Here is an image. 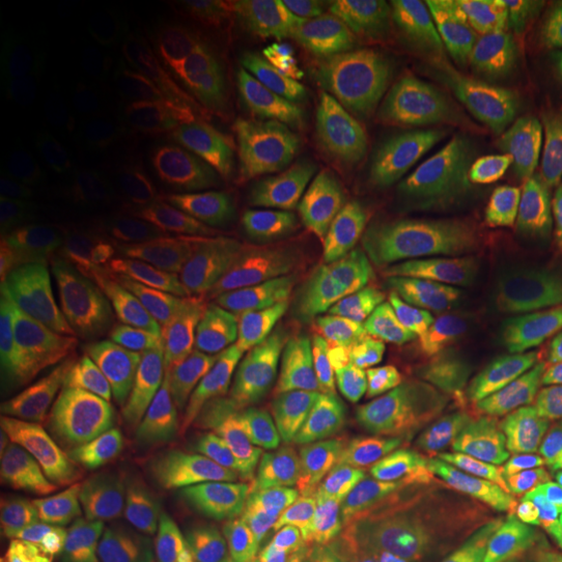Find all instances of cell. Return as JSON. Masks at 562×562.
Wrapping results in <instances>:
<instances>
[{
	"instance_id": "cell-1",
	"label": "cell",
	"mask_w": 562,
	"mask_h": 562,
	"mask_svg": "<svg viewBox=\"0 0 562 562\" xmlns=\"http://www.w3.org/2000/svg\"><path fill=\"white\" fill-rule=\"evenodd\" d=\"M375 406L398 451L440 474L492 482L552 459V440L526 414L451 364H391L375 381Z\"/></svg>"
},
{
	"instance_id": "cell-2",
	"label": "cell",
	"mask_w": 562,
	"mask_h": 562,
	"mask_svg": "<svg viewBox=\"0 0 562 562\" xmlns=\"http://www.w3.org/2000/svg\"><path fill=\"white\" fill-rule=\"evenodd\" d=\"M305 133L323 165L381 203L427 258L451 269L480 271L497 290H513L503 263L461 224L448 220L422 178H414L360 91L347 83H323L307 104Z\"/></svg>"
},
{
	"instance_id": "cell-3",
	"label": "cell",
	"mask_w": 562,
	"mask_h": 562,
	"mask_svg": "<svg viewBox=\"0 0 562 562\" xmlns=\"http://www.w3.org/2000/svg\"><path fill=\"white\" fill-rule=\"evenodd\" d=\"M307 286L323 318L360 336L425 334L448 315L490 302L495 290L480 271L396 252L321 256Z\"/></svg>"
},
{
	"instance_id": "cell-4",
	"label": "cell",
	"mask_w": 562,
	"mask_h": 562,
	"mask_svg": "<svg viewBox=\"0 0 562 562\" xmlns=\"http://www.w3.org/2000/svg\"><path fill=\"white\" fill-rule=\"evenodd\" d=\"M112 131L74 91L37 74H16L3 94L0 203L3 214L47 199L112 167Z\"/></svg>"
},
{
	"instance_id": "cell-5",
	"label": "cell",
	"mask_w": 562,
	"mask_h": 562,
	"mask_svg": "<svg viewBox=\"0 0 562 562\" xmlns=\"http://www.w3.org/2000/svg\"><path fill=\"white\" fill-rule=\"evenodd\" d=\"M422 344L526 414L562 446V336L505 300L459 311Z\"/></svg>"
},
{
	"instance_id": "cell-6",
	"label": "cell",
	"mask_w": 562,
	"mask_h": 562,
	"mask_svg": "<svg viewBox=\"0 0 562 562\" xmlns=\"http://www.w3.org/2000/svg\"><path fill=\"white\" fill-rule=\"evenodd\" d=\"M404 157L430 182L508 102L472 70L448 60H404L383 94Z\"/></svg>"
},
{
	"instance_id": "cell-7",
	"label": "cell",
	"mask_w": 562,
	"mask_h": 562,
	"mask_svg": "<svg viewBox=\"0 0 562 562\" xmlns=\"http://www.w3.org/2000/svg\"><path fill=\"white\" fill-rule=\"evenodd\" d=\"M165 484L186 508L211 516L266 513L290 490L271 442L237 422L188 427L167 461Z\"/></svg>"
},
{
	"instance_id": "cell-8",
	"label": "cell",
	"mask_w": 562,
	"mask_h": 562,
	"mask_svg": "<svg viewBox=\"0 0 562 562\" xmlns=\"http://www.w3.org/2000/svg\"><path fill=\"white\" fill-rule=\"evenodd\" d=\"M406 497L513 562H562V480L425 484Z\"/></svg>"
},
{
	"instance_id": "cell-9",
	"label": "cell",
	"mask_w": 562,
	"mask_h": 562,
	"mask_svg": "<svg viewBox=\"0 0 562 562\" xmlns=\"http://www.w3.org/2000/svg\"><path fill=\"white\" fill-rule=\"evenodd\" d=\"M284 206L300 240L321 256H344V252L425 256L381 203L360 186L328 170L307 149L294 157L286 172Z\"/></svg>"
},
{
	"instance_id": "cell-10",
	"label": "cell",
	"mask_w": 562,
	"mask_h": 562,
	"mask_svg": "<svg viewBox=\"0 0 562 562\" xmlns=\"http://www.w3.org/2000/svg\"><path fill=\"white\" fill-rule=\"evenodd\" d=\"M292 459L307 487L344 518H357L402 497L389 463L351 412L318 406L292 427Z\"/></svg>"
},
{
	"instance_id": "cell-11",
	"label": "cell",
	"mask_w": 562,
	"mask_h": 562,
	"mask_svg": "<svg viewBox=\"0 0 562 562\" xmlns=\"http://www.w3.org/2000/svg\"><path fill=\"white\" fill-rule=\"evenodd\" d=\"M453 206L516 271L547 284L562 273L558 172L476 188L456 199Z\"/></svg>"
},
{
	"instance_id": "cell-12",
	"label": "cell",
	"mask_w": 562,
	"mask_h": 562,
	"mask_svg": "<svg viewBox=\"0 0 562 562\" xmlns=\"http://www.w3.org/2000/svg\"><path fill=\"white\" fill-rule=\"evenodd\" d=\"M300 341L302 315L281 294L258 286L203 307L191 339L203 368L232 381L266 375Z\"/></svg>"
},
{
	"instance_id": "cell-13",
	"label": "cell",
	"mask_w": 562,
	"mask_h": 562,
	"mask_svg": "<svg viewBox=\"0 0 562 562\" xmlns=\"http://www.w3.org/2000/svg\"><path fill=\"white\" fill-rule=\"evenodd\" d=\"M220 79L245 110L284 115L321 91V63L300 32L258 21L224 40Z\"/></svg>"
},
{
	"instance_id": "cell-14",
	"label": "cell",
	"mask_w": 562,
	"mask_h": 562,
	"mask_svg": "<svg viewBox=\"0 0 562 562\" xmlns=\"http://www.w3.org/2000/svg\"><path fill=\"white\" fill-rule=\"evenodd\" d=\"M11 440L50 453L70 467L108 459L115 435L94 409L81 385L58 364H34L13 393L9 409Z\"/></svg>"
},
{
	"instance_id": "cell-15",
	"label": "cell",
	"mask_w": 562,
	"mask_h": 562,
	"mask_svg": "<svg viewBox=\"0 0 562 562\" xmlns=\"http://www.w3.org/2000/svg\"><path fill=\"white\" fill-rule=\"evenodd\" d=\"M328 539L357 547L383 562H513L467 531L422 510L409 497L331 524Z\"/></svg>"
},
{
	"instance_id": "cell-16",
	"label": "cell",
	"mask_w": 562,
	"mask_h": 562,
	"mask_svg": "<svg viewBox=\"0 0 562 562\" xmlns=\"http://www.w3.org/2000/svg\"><path fill=\"white\" fill-rule=\"evenodd\" d=\"M87 357L91 372L131 427L151 438L175 430L180 406L172 385L133 336L115 326L100 328L91 334Z\"/></svg>"
},
{
	"instance_id": "cell-17",
	"label": "cell",
	"mask_w": 562,
	"mask_h": 562,
	"mask_svg": "<svg viewBox=\"0 0 562 562\" xmlns=\"http://www.w3.org/2000/svg\"><path fill=\"white\" fill-rule=\"evenodd\" d=\"M554 172L552 154L531 123L516 108H505L474 140L430 180L446 201L461 199L476 188L537 178Z\"/></svg>"
},
{
	"instance_id": "cell-18",
	"label": "cell",
	"mask_w": 562,
	"mask_h": 562,
	"mask_svg": "<svg viewBox=\"0 0 562 562\" xmlns=\"http://www.w3.org/2000/svg\"><path fill=\"white\" fill-rule=\"evenodd\" d=\"M115 297L138 318L180 334L191 323V294L178 281L159 237L136 220L121 232L110 256Z\"/></svg>"
},
{
	"instance_id": "cell-19",
	"label": "cell",
	"mask_w": 562,
	"mask_h": 562,
	"mask_svg": "<svg viewBox=\"0 0 562 562\" xmlns=\"http://www.w3.org/2000/svg\"><path fill=\"white\" fill-rule=\"evenodd\" d=\"M451 11L467 37L516 66L550 68L562 58V3L469 0Z\"/></svg>"
},
{
	"instance_id": "cell-20",
	"label": "cell",
	"mask_w": 562,
	"mask_h": 562,
	"mask_svg": "<svg viewBox=\"0 0 562 562\" xmlns=\"http://www.w3.org/2000/svg\"><path fill=\"white\" fill-rule=\"evenodd\" d=\"M110 170L83 178L66 191L3 214L11 237L40 261L70 266L87 256Z\"/></svg>"
},
{
	"instance_id": "cell-21",
	"label": "cell",
	"mask_w": 562,
	"mask_h": 562,
	"mask_svg": "<svg viewBox=\"0 0 562 562\" xmlns=\"http://www.w3.org/2000/svg\"><path fill=\"white\" fill-rule=\"evenodd\" d=\"M258 261L256 240L240 220L195 203L180 240V266L193 286L214 300L256 290Z\"/></svg>"
},
{
	"instance_id": "cell-22",
	"label": "cell",
	"mask_w": 562,
	"mask_h": 562,
	"mask_svg": "<svg viewBox=\"0 0 562 562\" xmlns=\"http://www.w3.org/2000/svg\"><path fill=\"white\" fill-rule=\"evenodd\" d=\"M94 526L87 505L0 492V562H68L91 544Z\"/></svg>"
},
{
	"instance_id": "cell-23",
	"label": "cell",
	"mask_w": 562,
	"mask_h": 562,
	"mask_svg": "<svg viewBox=\"0 0 562 562\" xmlns=\"http://www.w3.org/2000/svg\"><path fill=\"white\" fill-rule=\"evenodd\" d=\"M203 165L224 193L256 201L277 180L281 151L243 117L220 115L203 131Z\"/></svg>"
},
{
	"instance_id": "cell-24",
	"label": "cell",
	"mask_w": 562,
	"mask_h": 562,
	"mask_svg": "<svg viewBox=\"0 0 562 562\" xmlns=\"http://www.w3.org/2000/svg\"><path fill=\"white\" fill-rule=\"evenodd\" d=\"M0 484L3 492L45 501H70L83 490V476L76 467L42 453L24 442L5 440L0 446Z\"/></svg>"
},
{
	"instance_id": "cell-25",
	"label": "cell",
	"mask_w": 562,
	"mask_h": 562,
	"mask_svg": "<svg viewBox=\"0 0 562 562\" xmlns=\"http://www.w3.org/2000/svg\"><path fill=\"white\" fill-rule=\"evenodd\" d=\"M258 562H383L357 547L341 544L336 539L292 537L279 539L258 554Z\"/></svg>"
},
{
	"instance_id": "cell-26",
	"label": "cell",
	"mask_w": 562,
	"mask_h": 562,
	"mask_svg": "<svg viewBox=\"0 0 562 562\" xmlns=\"http://www.w3.org/2000/svg\"><path fill=\"white\" fill-rule=\"evenodd\" d=\"M68 562H117V560H68Z\"/></svg>"
}]
</instances>
